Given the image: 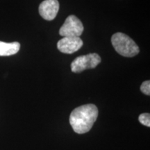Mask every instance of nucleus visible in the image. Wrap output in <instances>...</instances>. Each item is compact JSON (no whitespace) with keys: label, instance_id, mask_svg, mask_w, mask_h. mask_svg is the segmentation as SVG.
I'll list each match as a JSON object with an SVG mask.
<instances>
[{"label":"nucleus","instance_id":"39448f33","mask_svg":"<svg viewBox=\"0 0 150 150\" xmlns=\"http://www.w3.org/2000/svg\"><path fill=\"white\" fill-rule=\"evenodd\" d=\"M83 46V41L80 38L63 37L57 43L58 50L62 53L73 54Z\"/></svg>","mask_w":150,"mask_h":150},{"label":"nucleus","instance_id":"f257e3e1","mask_svg":"<svg viewBox=\"0 0 150 150\" xmlns=\"http://www.w3.org/2000/svg\"><path fill=\"white\" fill-rule=\"evenodd\" d=\"M98 116V109L95 105H83L72 110L70 116V123L73 130L83 134L91 130Z\"/></svg>","mask_w":150,"mask_h":150},{"label":"nucleus","instance_id":"7ed1b4c3","mask_svg":"<svg viewBox=\"0 0 150 150\" xmlns=\"http://www.w3.org/2000/svg\"><path fill=\"white\" fill-rule=\"evenodd\" d=\"M101 61V57L96 53L79 56L71 63V70L74 73H80L87 69L95 68Z\"/></svg>","mask_w":150,"mask_h":150},{"label":"nucleus","instance_id":"f03ea898","mask_svg":"<svg viewBox=\"0 0 150 150\" xmlns=\"http://www.w3.org/2000/svg\"><path fill=\"white\" fill-rule=\"evenodd\" d=\"M111 42L115 51L125 57H133L140 52L136 43L123 33L118 32L112 35Z\"/></svg>","mask_w":150,"mask_h":150},{"label":"nucleus","instance_id":"0eeeda50","mask_svg":"<svg viewBox=\"0 0 150 150\" xmlns=\"http://www.w3.org/2000/svg\"><path fill=\"white\" fill-rule=\"evenodd\" d=\"M20 44L18 42H4L0 41V56L14 55L20 50Z\"/></svg>","mask_w":150,"mask_h":150},{"label":"nucleus","instance_id":"20e7f679","mask_svg":"<svg viewBox=\"0 0 150 150\" xmlns=\"http://www.w3.org/2000/svg\"><path fill=\"white\" fill-rule=\"evenodd\" d=\"M83 31L82 22L77 17L72 15L68 16L59 30V34L63 37L80 38Z\"/></svg>","mask_w":150,"mask_h":150},{"label":"nucleus","instance_id":"6e6552de","mask_svg":"<svg viewBox=\"0 0 150 150\" xmlns=\"http://www.w3.org/2000/svg\"><path fill=\"white\" fill-rule=\"evenodd\" d=\"M139 122L142 125L147 126L148 127H150V115L149 113H142L138 117Z\"/></svg>","mask_w":150,"mask_h":150},{"label":"nucleus","instance_id":"423d86ee","mask_svg":"<svg viewBox=\"0 0 150 150\" xmlns=\"http://www.w3.org/2000/svg\"><path fill=\"white\" fill-rule=\"evenodd\" d=\"M59 11L58 0H45L39 6V13L45 20L51 21L57 16Z\"/></svg>","mask_w":150,"mask_h":150},{"label":"nucleus","instance_id":"1a4fd4ad","mask_svg":"<svg viewBox=\"0 0 150 150\" xmlns=\"http://www.w3.org/2000/svg\"><path fill=\"white\" fill-rule=\"evenodd\" d=\"M140 91L145 95H150V82L149 81H145L142 83L140 86Z\"/></svg>","mask_w":150,"mask_h":150}]
</instances>
